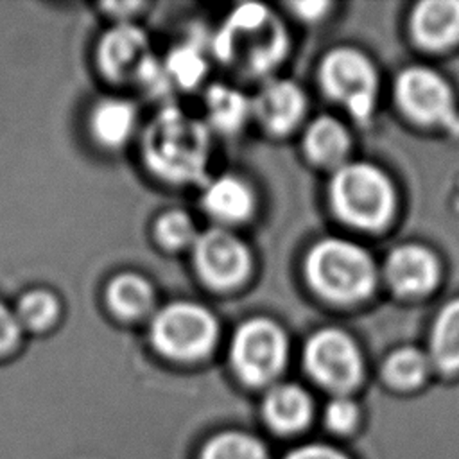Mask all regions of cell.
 <instances>
[{
  "mask_svg": "<svg viewBox=\"0 0 459 459\" xmlns=\"http://www.w3.org/2000/svg\"><path fill=\"white\" fill-rule=\"evenodd\" d=\"M142 152L147 167L170 183H197L206 176L210 131L176 106H165L145 127Z\"/></svg>",
  "mask_w": 459,
  "mask_h": 459,
  "instance_id": "cell-1",
  "label": "cell"
},
{
  "mask_svg": "<svg viewBox=\"0 0 459 459\" xmlns=\"http://www.w3.org/2000/svg\"><path fill=\"white\" fill-rule=\"evenodd\" d=\"M287 45L283 23L264 4L235 7L212 43L219 61L251 77L273 72L283 59Z\"/></svg>",
  "mask_w": 459,
  "mask_h": 459,
  "instance_id": "cell-2",
  "label": "cell"
},
{
  "mask_svg": "<svg viewBox=\"0 0 459 459\" xmlns=\"http://www.w3.org/2000/svg\"><path fill=\"white\" fill-rule=\"evenodd\" d=\"M310 287L335 303H353L371 294L377 271L366 249L355 242L330 237L316 242L305 258Z\"/></svg>",
  "mask_w": 459,
  "mask_h": 459,
  "instance_id": "cell-3",
  "label": "cell"
},
{
  "mask_svg": "<svg viewBox=\"0 0 459 459\" xmlns=\"http://www.w3.org/2000/svg\"><path fill=\"white\" fill-rule=\"evenodd\" d=\"M335 215L362 230L382 228L394 212V190L387 176L362 161H344L328 183Z\"/></svg>",
  "mask_w": 459,
  "mask_h": 459,
  "instance_id": "cell-4",
  "label": "cell"
},
{
  "mask_svg": "<svg viewBox=\"0 0 459 459\" xmlns=\"http://www.w3.org/2000/svg\"><path fill=\"white\" fill-rule=\"evenodd\" d=\"M217 339L219 323L199 303H169L151 321L152 346L172 360H199L215 348Z\"/></svg>",
  "mask_w": 459,
  "mask_h": 459,
  "instance_id": "cell-5",
  "label": "cell"
},
{
  "mask_svg": "<svg viewBox=\"0 0 459 459\" xmlns=\"http://www.w3.org/2000/svg\"><path fill=\"white\" fill-rule=\"evenodd\" d=\"M287 359L289 339L283 328L269 317L246 319L231 337L230 364L246 385L273 384L283 371Z\"/></svg>",
  "mask_w": 459,
  "mask_h": 459,
  "instance_id": "cell-6",
  "label": "cell"
},
{
  "mask_svg": "<svg viewBox=\"0 0 459 459\" xmlns=\"http://www.w3.org/2000/svg\"><path fill=\"white\" fill-rule=\"evenodd\" d=\"M323 91L341 102L353 118L366 122L377 100V72L371 61L359 50L339 47L330 50L319 66Z\"/></svg>",
  "mask_w": 459,
  "mask_h": 459,
  "instance_id": "cell-7",
  "label": "cell"
},
{
  "mask_svg": "<svg viewBox=\"0 0 459 459\" xmlns=\"http://www.w3.org/2000/svg\"><path fill=\"white\" fill-rule=\"evenodd\" d=\"M303 366L321 387L348 394L362 378V357L355 341L339 328L314 332L303 348Z\"/></svg>",
  "mask_w": 459,
  "mask_h": 459,
  "instance_id": "cell-8",
  "label": "cell"
},
{
  "mask_svg": "<svg viewBox=\"0 0 459 459\" xmlns=\"http://www.w3.org/2000/svg\"><path fill=\"white\" fill-rule=\"evenodd\" d=\"M394 91L402 109L416 122L459 133V115L452 90L434 70L425 66L403 70L396 79Z\"/></svg>",
  "mask_w": 459,
  "mask_h": 459,
  "instance_id": "cell-9",
  "label": "cell"
},
{
  "mask_svg": "<svg viewBox=\"0 0 459 459\" xmlns=\"http://www.w3.org/2000/svg\"><path fill=\"white\" fill-rule=\"evenodd\" d=\"M192 249L197 274L213 289H231L242 283L251 271L249 247L226 228L199 233Z\"/></svg>",
  "mask_w": 459,
  "mask_h": 459,
  "instance_id": "cell-10",
  "label": "cell"
},
{
  "mask_svg": "<svg viewBox=\"0 0 459 459\" xmlns=\"http://www.w3.org/2000/svg\"><path fill=\"white\" fill-rule=\"evenodd\" d=\"M97 63L113 81H142L154 57L145 32L133 23H118L106 30L97 45Z\"/></svg>",
  "mask_w": 459,
  "mask_h": 459,
  "instance_id": "cell-11",
  "label": "cell"
},
{
  "mask_svg": "<svg viewBox=\"0 0 459 459\" xmlns=\"http://www.w3.org/2000/svg\"><path fill=\"white\" fill-rule=\"evenodd\" d=\"M253 115L274 134L292 131L307 111L303 90L289 79H269L251 100Z\"/></svg>",
  "mask_w": 459,
  "mask_h": 459,
  "instance_id": "cell-12",
  "label": "cell"
},
{
  "mask_svg": "<svg viewBox=\"0 0 459 459\" xmlns=\"http://www.w3.org/2000/svg\"><path fill=\"white\" fill-rule=\"evenodd\" d=\"M260 411L264 423L273 432L287 436L301 432L310 423L314 403L299 384L283 382L267 389Z\"/></svg>",
  "mask_w": 459,
  "mask_h": 459,
  "instance_id": "cell-13",
  "label": "cell"
},
{
  "mask_svg": "<svg viewBox=\"0 0 459 459\" xmlns=\"http://www.w3.org/2000/svg\"><path fill=\"white\" fill-rule=\"evenodd\" d=\"M385 276L391 287L405 296L430 290L439 276L436 256L416 244L396 247L385 262Z\"/></svg>",
  "mask_w": 459,
  "mask_h": 459,
  "instance_id": "cell-14",
  "label": "cell"
},
{
  "mask_svg": "<svg viewBox=\"0 0 459 459\" xmlns=\"http://www.w3.org/2000/svg\"><path fill=\"white\" fill-rule=\"evenodd\" d=\"M412 34L427 48H443L459 39V0H425L414 7Z\"/></svg>",
  "mask_w": 459,
  "mask_h": 459,
  "instance_id": "cell-15",
  "label": "cell"
},
{
  "mask_svg": "<svg viewBox=\"0 0 459 459\" xmlns=\"http://www.w3.org/2000/svg\"><path fill=\"white\" fill-rule=\"evenodd\" d=\"M201 203L213 219L233 224L249 217L255 206V197L247 183L237 176L224 174L204 185Z\"/></svg>",
  "mask_w": 459,
  "mask_h": 459,
  "instance_id": "cell-16",
  "label": "cell"
},
{
  "mask_svg": "<svg viewBox=\"0 0 459 459\" xmlns=\"http://www.w3.org/2000/svg\"><path fill=\"white\" fill-rule=\"evenodd\" d=\"M303 151L307 158L321 167H341L350 151L346 127L332 117L314 118L303 133Z\"/></svg>",
  "mask_w": 459,
  "mask_h": 459,
  "instance_id": "cell-17",
  "label": "cell"
},
{
  "mask_svg": "<svg viewBox=\"0 0 459 459\" xmlns=\"http://www.w3.org/2000/svg\"><path fill=\"white\" fill-rule=\"evenodd\" d=\"M136 111L126 99H102L90 115V131L104 147L124 145L134 131Z\"/></svg>",
  "mask_w": 459,
  "mask_h": 459,
  "instance_id": "cell-18",
  "label": "cell"
},
{
  "mask_svg": "<svg viewBox=\"0 0 459 459\" xmlns=\"http://www.w3.org/2000/svg\"><path fill=\"white\" fill-rule=\"evenodd\" d=\"M106 301L111 312L124 319H138L151 312L154 289L147 278L136 273H120L106 287Z\"/></svg>",
  "mask_w": 459,
  "mask_h": 459,
  "instance_id": "cell-19",
  "label": "cell"
},
{
  "mask_svg": "<svg viewBox=\"0 0 459 459\" xmlns=\"http://www.w3.org/2000/svg\"><path fill=\"white\" fill-rule=\"evenodd\" d=\"M204 104L210 126L221 133H237L253 115L251 100L228 84H212Z\"/></svg>",
  "mask_w": 459,
  "mask_h": 459,
  "instance_id": "cell-20",
  "label": "cell"
},
{
  "mask_svg": "<svg viewBox=\"0 0 459 459\" xmlns=\"http://www.w3.org/2000/svg\"><path fill=\"white\" fill-rule=\"evenodd\" d=\"M430 359L443 371L459 369V299L437 314L430 335Z\"/></svg>",
  "mask_w": 459,
  "mask_h": 459,
  "instance_id": "cell-21",
  "label": "cell"
},
{
  "mask_svg": "<svg viewBox=\"0 0 459 459\" xmlns=\"http://www.w3.org/2000/svg\"><path fill=\"white\" fill-rule=\"evenodd\" d=\"M199 459H271L267 445L246 430L213 434L201 448Z\"/></svg>",
  "mask_w": 459,
  "mask_h": 459,
  "instance_id": "cell-22",
  "label": "cell"
},
{
  "mask_svg": "<svg viewBox=\"0 0 459 459\" xmlns=\"http://www.w3.org/2000/svg\"><path fill=\"white\" fill-rule=\"evenodd\" d=\"M163 70L169 82H174L178 88H195L206 74V59L197 45L183 43L169 52L163 61Z\"/></svg>",
  "mask_w": 459,
  "mask_h": 459,
  "instance_id": "cell-23",
  "label": "cell"
},
{
  "mask_svg": "<svg viewBox=\"0 0 459 459\" xmlns=\"http://www.w3.org/2000/svg\"><path fill=\"white\" fill-rule=\"evenodd\" d=\"M13 312L22 328L45 330L57 319L59 301L50 290L32 289L18 299Z\"/></svg>",
  "mask_w": 459,
  "mask_h": 459,
  "instance_id": "cell-24",
  "label": "cell"
},
{
  "mask_svg": "<svg viewBox=\"0 0 459 459\" xmlns=\"http://www.w3.org/2000/svg\"><path fill=\"white\" fill-rule=\"evenodd\" d=\"M429 368V359L416 348H402L394 351L384 364L385 378L402 389L418 385Z\"/></svg>",
  "mask_w": 459,
  "mask_h": 459,
  "instance_id": "cell-25",
  "label": "cell"
},
{
  "mask_svg": "<svg viewBox=\"0 0 459 459\" xmlns=\"http://www.w3.org/2000/svg\"><path fill=\"white\" fill-rule=\"evenodd\" d=\"M156 238L167 249H185L194 246L197 238L195 224L190 215L183 210H167L163 212L154 226Z\"/></svg>",
  "mask_w": 459,
  "mask_h": 459,
  "instance_id": "cell-26",
  "label": "cell"
},
{
  "mask_svg": "<svg viewBox=\"0 0 459 459\" xmlns=\"http://www.w3.org/2000/svg\"><path fill=\"white\" fill-rule=\"evenodd\" d=\"M323 421L330 432L348 434L359 421V407L348 394H333L325 405Z\"/></svg>",
  "mask_w": 459,
  "mask_h": 459,
  "instance_id": "cell-27",
  "label": "cell"
},
{
  "mask_svg": "<svg viewBox=\"0 0 459 459\" xmlns=\"http://www.w3.org/2000/svg\"><path fill=\"white\" fill-rule=\"evenodd\" d=\"M281 459H350V457L328 443L314 441V443H303L290 448Z\"/></svg>",
  "mask_w": 459,
  "mask_h": 459,
  "instance_id": "cell-28",
  "label": "cell"
},
{
  "mask_svg": "<svg viewBox=\"0 0 459 459\" xmlns=\"http://www.w3.org/2000/svg\"><path fill=\"white\" fill-rule=\"evenodd\" d=\"M20 323L13 310L0 303V353L11 350L20 337Z\"/></svg>",
  "mask_w": 459,
  "mask_h": 459,
  "instance_id": "cell-29",
  "label": "cell"
},
{
  "mask_svg": "<svg viewBox=\"0 0 459 459\" xmlns=\"http://www.w3.org/2000/svg\"><path fill=\"white\" fill-rule=\"evenodd\" d=\"M330 4L326 2H296L292 4V11H296V14L303 20H316L319 16L325 14V11L328 9Z\"/></svg>",
  "mask_w": 459,
  "mask_h": 459,
  "instance_id": "cell-30",
  "label": "cell"
}]
</instances>
